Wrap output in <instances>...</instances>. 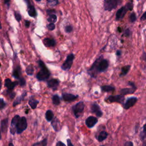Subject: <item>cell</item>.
<instances>
[{
  "instance_id": "obj_1",
  "label": "cell",
  "mask_w": 146,
  "mask_h": 146,
  "mask_svg": "<svg viewBox=\"0 0 146 146\" xmlns=\"http://www.w3.org/2000/svg\"><path fill=\"white\" fill-rule=\"evenodd\" d=\"M109 66L108 62L102 58V56L96 59L90 69L87 70L88 74L92 78H96L98 74L100 72H104Z\"/></svg>"
},
{
  "instance_id": "obj_2",
  "label": "cell",
  "mask_w": 146,
  "mask_h": 146,
  "mask_svg": "<svg viewBox=\"0 0 146 146\" xmlns=\"http://www.w3.org/2000/svg\"><path fill=\"white\" fill-rule=\"evenodd\" d=\"M37 62L40 68V70L37 73L36 78L39 81H44L50 77V72L42 60H39Z\"/></svg>"
},
{
  "instance_id": "obj_3",
  "label": "cell",
  "mask_w": 146,
  "mask_h": 146,
  "mask_svg": "<svg viewBox=\"0 0 146 146\" xmlns=\"http://www.w3.org/2000/svg\"><path fill=\"white\" fill-rule=\"evenodd\" d=\"M74 58H75V56L73 54H70L68 55L66 58V60L64 62V63L61 66L62 70H63L64 71H67V70H70L72 65Z\"/></svg>"
},
{
  "instance_id": "obj_4",
  "label": "cell",
  "mask_w": 146,
  "mask_h": 146,
  "mask_svg": "<svg viewBox=\"0 0 146 146\" xmlns=\"http://www.w3.org/2000/svg\"><path fill=\"white\" fill-rule=\"evenodd\" d=\"M84 108V104L83 102H79L72 107V111H73L74 114L76 118H78L79 117H80V116L82 115V112H83Z\"/></svg>"
},
{
  "instance_id": "obj_5",
  "label": "cell",
  "mask_w": 146,
  "mask_h": 146,
  "mask_svg": "<svg viewBox=\"0 0 146 146\" xmlns=\"http://www.w3.org/2000/svg\"><path fill=\"white\" fill-rule=\"evenodd\" d=\"M119 3L117 0H106L104 1V9L107 11H111L117 6Z\"/></svg>"
},
{
  "instance_id": "obj_6",
  "label": "cell",
  "mask_w": 146,
  "mask_h": 146,
  "mask_svg": "<svg viewBox=\"0 0 146 146\" xmlns=\"http://www.w3.org/2000/svg\"><path fill=\"white\" fill-rule=\"evenodd\" d=\"M27 123L26 117L24 116L21 117L17 126V133L18 134L21 133L23 131H25L27 128Z\"/></svg>"
},
{
  "instance_id": "obj_7",
  "label": "cell",
  "mask_w": 146,
  "mask_h": 146,
  "mask_svg": "<svg viewBox=\"0 0 146 146\" xmlns=\"http://www.w3.org/2000/svg\"><path fill=\"white\" fill-rule=\"evenodd\" d=\"M20 119V116L18 115H15L14 117L12 119L10 128V131L12 135H14L15 133L17 132V126Z\"/></svg>"
},
{
  "instance_id": "obj_8",
  "label": "cell",
  "mask_w": 146,
  "mask_h": 146,
  "mask_svg": "<svg viewBox=\"0 0 146 146\" xmlns=\"http://www.w3.org/2000/svg\"><path fill=\"white\" fill-rule=\"evenodd\" d=\"M124 100V97L123 95H111L106 99V101H108L110 103L117 102L119 103H123Z\"/></svg>"
},
{
  "instance_id": "obj_9",
  "label": "cell",
  "mask_w": 146,
  "mask_h": 146,
  "mask_svg": "<svg viewBox=\"0 0 146 146\" xmlns=\"http://www.w3.org/2000/svg\"><path fill=\"white\" fill-rule=\"evenodd\" d=\"M128 10L127 8L125 6H123L121 8H120L116 13V21H120L125 16V14L127 13V11Z\"/></svg>"
},
{
  "instance_id": "obj_10",
  "label": "cell",
  "mask_w": 146,
  "mask_h": 146,
  "mask_svg": "<svg viewBox=\"0 0 146 146\" xmlns=\"http://www.w3.org/2000/svg\"><path fill=\"white\" fill-rule=\"evenodd\" d=\"M128 84L131 86V88H123L120 90V93L121 95H125L127 94H132L135 92L136 90V88L135 86V84L133 82H129Z\"/></svg>"
},
{
  "instance_id": "obj_11",
  "label": "cell",
  "mask_w": 146,
  "mask_h": 146,
  "mask_svg": "<svg viewBox=\"0 0 146 146\" xmlns=\"http://www.w3.org/2000/svg\"><path fill=\"white\" fill-rule=\"evenodd\" d=\"M91 110L92 113H95L98 117H101L103 115V112L100 110V106L97 103H94L91 106Z\"/></svg>"
},
{
  "instance_id": "obj_12",
  "label": "cell",
  "mask_w": 146,
  "mask_h": 146,
  "mask_svg": "<svg viewBox=\"0 0 146 146\" xmlns=\"http://www.w3.org/2000/svg\"><path fill=\"white\" fill-rule=\"evenodd\" d=\"M18 84H19L18 82H12L9 78H7L5 80V86L7 87L8 90L12 91Z\"/></svg>"
},
{
  "instance_id": "obj_13",
  "label": "cell",
  "mask_w": 146,
  "mask_h": 146,
  "mask_svg": "<svg viewBox=\"0 0 146 146\" xmlns=\"http://www.w3.org/2000/svg\"><path fill=\"white\" fill-rule=\"evenodd\" d=\"M62 97L64 101L71 102L76 99L78 98V95H74L72 94H68V93H64V94H62Z\"/></svg>"
},
{
  "instance_id": "obj_14",
  "label": "cell",
  "mask_w": 146,
  "mask_h": 146,
  "mask_svg": "<svg viewBox=\"0 0 146 146\" xmlns=\"http://www.w3.org/2000/svg\"><path fill=\"white\" fill-rule=\"evenodd\" d=\"M98 122V119L96 117L91 116L88 117L86 120V124L88 128L93 127Z\"/></svg>"
},
{
  "instance_id": "obj_15",
  "label": "cell",
  "mask_w": 146,
  "mask_h": 146,
  "mask_svg": "<svg viewBox=\"0 0 146 146\" xmlns=\"http://www.w3.org/2000/svg\"><path fill=\"white\" fill-rule=\"evenodd\" d=\"M47 86L52 88L53 90H56L59 84V81L56 79H51L47 81Z\"/></svg>"
},
{
  "instance_id": "obj_16",
  "label": "cell",
  "mask_w": 146,
  "mask_h": 146,
  "mask_svg": "<svg viewBox=\"0 0 146 146\" xmlns=\"http://www.w3.org/2000/svg\"><path fill=\"white\" fill-rule=\"evenodd\" d=\"M137 100V98H135V97H132V98H128L124 105V108L125 110H128L130 107L133 106L135 105V104L136 103Z\"/></svg>"
},
{
  "instance_id": "obj_17",
  "label": "cell",
  "mask_w": 146,
  "mask_h": 146,
  "mask_svg": "<svg viewBox=\"0 0 146 146\" xmlns=\"http://www.w3.org/2000/svg\"><path fill=\"white\" fill-rule=\"evenodd\" d=\"M27 13L29 15V16L31 17H35L36 15V11L35 10V9L34 6L33 5H31L30 3V1H27Z\"/></svg>"
},
{
  "instance_id": "obj_18",
  "label": "cell",
  "mask_w": 146,
  "mask_h": 146,
  "mask_svg": "<svg viewBox=\"0 0 146 146\" xmlns=\"http://www.w3.org/2000/svg\"><path fill=\"white\" fill-rule=\"evenodd\" d=\"M13 76L15 79H18V80L23 78L21 76V70L19 65L14 68L13 72Z\"/></svg>"
},
{
  "instance_id": "obj_19",
  "label": "cell",
  "mask_w": 146,
  "mask_h": 146,
  "mask_svg": "<svg viewBox=\"0 0 146 146\" xmlns=\"http://www.w3.org/2000/svg\"><path fill=\"white\" fill-rule=\"evenodd\" d=\"M43 42L46 47H53L56 44V42L53 38H46L43 39Z\"/></svg>"
},
{
  "instance_id": "obj_20",
  "label": "cell",
  "mask_w": 146,
  "mask_h": 146,
  "mask_svg": "<svg viewBox=\"0 0 146 146\" xmlns=\"http://www.w3.org/2000/svg\"><path fill=\"white\" fill-rule=\"evenodd\" d=\"M51 125L55 131H59L60 129L59 121L57 118L54 119L51 121Z\"/></svg>"
},
{
  "instance_id": "obj_21",
  "label": "cell",
  "mask_w": 146,
  "mask_h": 146,
  "mask_svg": "<svg viewBox=\"0 0 146 146\" xmlns=\"http://www.w3.org/2000/svg\"><path fill=\"white\" fill-rule=\"evenodd\" d=\"M39 101L36 99H35L33 96H31L29 100V104L32 109H35Z\"/></svg>"
},
{
  "instance_id": "obj_22",
  "label": "cell",
  "mask_w": 146,
  "mask_h": 146,
  "mask_svg": "<svg viewBox=\"0 0 146 146\" xmlns=\"http://www.w3.org/2000/svg\"><path fill=\"white\" fill-rule=\"evenodd\" d=\"M8 125V119H5L1 121V129L2 132H5L6 131Z\"/></svg>"
},
{
  "instance_id": "obj_23",
  "label": "cell",
  "mask_w": 146,
  "mask_h": 146,
  "mask_svg": "<svg viewBox=\"0 0 146 146\" xmlns=\"http://www.w3.org/2000/svg\"><path fill=\"white\" fill-rule=\"evenodd\" d=\"M45 117L47 121H52L53 120V117H54V113H53L52 111L50 110H47L45 113Z\"/></svg>"
},
{
  "instance_id": "obj_24",
  "label": "cell",
  "mask_w": 146,
  "mask_h": 146,
  "mask_svg": "<svg viewBox=\"0 0 146 146\" xmlns=\"http://www.w3.org/2000/svg\"><path fill=\"white\" fill-rule=\"evenodd\" d=\"M101 90L103 92H110V91H115V88L114 87L112 86L105 85V86H102L101 87Z\"/></svg>"
},
{
  "instance_id": "obj_25",
  "label": "cell",
  "mask_w": 146,
  "mask_h": 146,
  "mask_svg": "<svg viewBox=\"0 0 146 146\" xmlns=\"http://www.w3.org/2000/svg\"><path fill=\"white\" fill-rule=\"evenodd\" d=\"M26 95V92H24L23 94H22L20 96L18 97L13 102V106H15L21 103V101L23 99V98H25V96Z\"/></svg>"
},
{
  "instance_id": "obj_26",
  "label": "cell",
  "mask_w": 146,
  "mask_h": 146,
  "mask_svg": "<svg viewBox=\"0 0 146 146\" xmlns=\"http://www.w3.org/2000/svg\"><path fill=\"white\" fill-rule=\"evenodd\" d=\"M107 136H108V133L106 131H103L100 132V133L99 134L98 136V140L99 141H102L107 138Z\"/></svg>"
},
{
  "instance_id": "obj_27",
  "label": "cell",
  "mask_w": 146,
  "mask_h": 146,
  "mask_svg": "<svg viewBox=\"0 0 146 146\" xmlns=\"http://www.w3.org/2000/svg\"><path fill=\"white\" fill-rule=\"evenodd\" d=\"M34 67L32 64H29L26 68L25 70V72L26 73V74L27 75H29V76H31L34 73Z\"/></svg>"
},
{
  "instance_id": "obj_28",
  "label": "cell",
  "mask_w": 146,
  "mask_h": 146,
  "mask_svg": "<svg viewBox=\"0 0 146 146\" xmlns=\"http://www.w3.org/2000/svg\"><path fill=\"white\" fill-rule=\"evenodd\" d=\"M130 67H131V66L129 65H127V66H125L121 68V74H120V76H121L125 75L128 73V72L129 71V70L130 69Z\"/></svg>"
},
{
  "instance_id": "obj_29",
  "label": "cell",
  "mask_w": 146,
  "mask_h": 146,
  "mask_svg": "<svg viewBox=\"0 0 146 146\" xmlns=\"http://www.w3.org/2000/svg\"><path fill=\"white\" fill-rule=\"evenodd\" d=\"M52 100L53 104L55 106L59 105L60 103V98L58 95H54L52 98Z\"/></svg>"
},
{
  "instance_id": "obj_30",
  "label": "cell",
  "mask_w": 146,
  "mask_h": 146,
  "mask_svg": "<svg viewBox=\"0 0 146 146\" xmlns=\"http://www.w3.org/2000/svg\"><path fill=\"white\" fill-rule=\"evenodd\" d=\"M57 21V17L55 14L50 15L48 18H47V21L50 22V23H54Z\"/></svg>"
},
{
  "instance_id": "obj_31",
  "label": "cell",
  "mask_w": 146,
  "mask_h": 146,
  "mask_svg": "<svg viewBox=\"0 0 146 146\" xmlns=\"http://www.w3.org/2000/svg\"><path fill=\"white\" fill-rule=\"evenodd\" d=\"M47 139H44L43 140L34 144L33 146H46L47 145Z\"/></svg>"
},
{
  "instance_id": "obj_32",
  "label": "cell",
  "mask_w": 146,
  "mask_h": 146,
  "mask_svg": "<svg viewBox=\"0 0 146 146\" xmlns=\"http://www.w3.org/2000/svg\"><path fill=\"white\" fill-rule=\"evenodd\" d=\"M47 3L50 6H55L59 3V1L57 0H48L47 1Z\"/></svg>"
},
{
  "instance_id": "obj_33",
  "label": "cell",
  "mask_w": 146,
  "mask_h": 146,
  "mask_svg": "<svg viewBox=\"0 0 146 146\" xmlns=\"http://www.w3.org/2000/svg\"><path fill=\"white\" fill-rule=\"evenodd\" d=\"M136 20V16L135 13H132L129 15V21L131 22H134Z\"/></svg>"
},
{
  "instance_id": "obj_34",
  "label": "cell",
  "mask_w": 146,
  "mask_h": 146,
  "mask_svg": "<svg viewBox=\"0 0 146 146\" xmlns=\"http://www.w3.org/2000/svg\"><path fill=\"white\" fill-rule=\"evenodd\" d=\"M14 17H15V19H16L18 22H19V21L21 20V19H22L21 15L19 14V13L17 12V11H15V12H14Z\"/></svg>"
},
{
  "instance_id": "obj_35",
  "label": "cell",
  "mask_w": 146,
  "mask_h": 146,
  "mask_svg": "<svg viewBox=\"0 0 146 146\" xmlns=\"http://www.w3.org/2000/svg\"><path fill=\"white\" fill-rule=\"evenodd\" d=\"M7 92L8 96L10 98V99H13L14 98V96L15 95V93L14 92H13V91H12L11 90H7Z\"/></svg>"
},
{
  "instance_id": "obj_36",
  "label": "cell",
  "mask_w": 146,
  "mask_h": 146,
  "mask_svg": "<svg viewBox=\"0 0 146 146\" xmlns=\"http://www.w3.org/2000/svg\"><path fill=\"white\" fill-rule=\"evenodd\" d=\"M73 30V28L72 27V26L71 25H68V26H66L65 27V29H64V30H65V32L66 33H71Z\"/></svg>"
},
{
  "instance_id": "obj_37",
  "label": "cell",
  "mask_w": 146,
  "mask_h": 146,
  "mask_svg": "<svg viewBox=\"0 0 146 146\" xmlns=\"http://www.w3.org/2000/svg\"><path fill=\"white\" fill-rule=\"evenodd\" d=\"M47 28L50 31H52L55 29V24L54 23H49L47 25Z\"/></svg>"
},
{
  "instance_id": "obj_38",
  "label": "cell",
  "mask_w": 146,
  "mask_h": 146,
  "mask_svg": "<svg viewBox=\"0 0 146 146\" xmlns=\"http://www.w3.org/2000/svg\"><path fill=\"white\" fill-rule=\"evenodd\" d=\"M18 83H19V84L21 86L23 87V86H24L26 84V80H25V79H24V78L23 77V78H22L20 80H19Z\"/></svg>"
},
{
  "instance_id": "obj_39",
  "label": "cell",
  "mask_w": 146,
  "mask_h": 146,
  "mask_svg": "<svg viewBox=\"0 0 146 146\" xmlns=\"http://www.w3.org/2000/svg\"><path fill=\"white\" fill-rule=\"evenodd\" d=\"M6 106V103L4 102L3 99L2 98H1L0 100V110H2Z\"/></svg>"
},
{
  "instance_id": "obj_40",
  "label": "cell",
  "mask_w": 146,
  "mask_h": 146,
  "mask_svg": "<svg viewBox=\"0 0 146 146\" xmlns=\"http://www.w3.org/2000/svg\"><path fill=\"white\" fill-rule=\"evenodd\" d=\"M125 7L127 8L128 10H131L132 9H133V4L132 3H127L125 5Z\"/></svg>"
},
{
  "instance_id": "obj_41",
  "label": "cell",
  "mask_w": 146,
  "mask_h": 146,
  "mask_svg": "<svg viewBox=\"0 0 146 146\" xmlns=\"http://www.w3.org/2000/svg\"><path fill=\"white\" fill-rule=\"evenodd\" d=\"M143 135L144 139H146V124L143 127Z\"/></svg>"
},
{
  "instance_id": "obj_42",
  "label": "cell",
  "mask_w": 146,
  "mask_h": 146,
  "mask_svg": "<svg viewBox=\"0 0 146 146\" xmlns=\"http://www.w3.org/2000/svg\"><path fill=\"white\" fill-rule=\"evenodd\" d=\"M140 19L141 21H143V20H145L146 19V11L145 13H144V14L142 15V16L141 17V18Z\"/></svg>"
},
{
  "instance_id": "obj_43",
  "label": "cell",
  "mask_w": 146,
  "mask_h": 146,
  "mask_svg": "<svg viewBox=\"0 0 146 146\" xmlns=\"http://www.w3.org/2000/svg\"><path fill=\"white\" fill-rule=\"evenodd\" d=\"M25 25L26 27L28 28V27L30 26V21H27V20H26V21H25Z\"/></svg>"
},
{
  "instance_id": "obj_44",
  "label": "cell",
  "mask_w": 146,
  "mask_h": 146,
  "mask_svg": "<svg viewBox=\"0 0 146 146\" xmlns=\"http://www.w3.org/2000/svg\"><path fill=\"white\" fill-rule=\"evenodd\" d=\"M56 146H66L65 144L62 142V141H58L57 143H56Z\"/></svg>"
},
{
  "instance_id": "obj_45",
  "label": "cell",
  "mask_w": 146,
  "mask_h": 146,
  "mask_svg": "<svg viewBox=\"0 0 146 146\" xmlns=\"http://www.w3.org/2000/svg\"><path fill=\"white\" fill-rule=\"evenodd\" d=\"M130 34V31L129 30V29H127L125 30L124 31V35H125L126 36H129Z\"/></svg>"
},
{
  "instance_id": "obj_46",
  "label": "cell",
  "mask_w": 146,
  "mask_h": 146,
  "mask_svg": "<svg viewBox=\"0 0 146 146\" xmlns=\"http://www.w3.org/2000/svg\"><path fill=\"white\" fill-rule=\"evenodd\" d=\"M124 146H133V144L132 142L128 141V142L125 143V144H124Z\"/></svg>"
},
{
  "instance_id": "obj_47",
  "label": "cell",
  "mask_w": 146,
  "mask_h": 146,
  "mask_svg": "<svg viewBox=\"0 0 146 146\" xmlns=\"http://www.w3.org/2000/svg\"><path fill=\"white\" fill-rule=\"evenodd\" d=\"M67 145L68 146H74L73 144H72L70 139H67Z\"/></svg>"
},
{
  "instance_id": "obj_48",
  "label": "cell",
  "mask_w": 146,
  "mask_h": 146,
  "mask_svg": "<svg viewBox=\"0 0 146 146\" xmlns=\"http://www.w3.org/2000/svg\"><path fill=\"white\" fill-rule=\"evenodd\" d=\"M121 52L120 50H117V52H116V55L117 56H120L121 55Z\"/></svg>"
},
{
  "instance_id": "obj_49",
  "label": "cell",
  "mask_w": 146,
  "mask_h": 146,
  "mask_svg": "<svg viewBox=\"0 0 146 146\" xmlns=\"http://www.w3.org/2000/svg\"><path fill=\"white\" fill-rule=\"evenodd\" d=\"M9 146H14V145L12 143H10L9 144Z\"/></svg>"
},
{
  "instance_id": "obj_50",
  "label": "cell",
  "mask_w": 146,
  "mask_h": 146,
  "mask_svg": "<svg viewBox=\"0 0 146 146\" xmlns=\"http://www.w3.org/2000/svg\"><path fill=\"white\" fill-rule=\"evenodd\" d=\"M144 146H146V143L145 144V145H144Z\"/></svg>"
},
{
  "instance_id": "obj_51",
  "label": "cell",
  "mask_w": 146,
  "mask_h": 146,
  "mask_svg": "<svg viewBox=\"0 0 146 146\" xmlns=\"http://www.w3.org/2000/svg\"><path fill=\"white\" fill-rule=\"evenodd\" d=\"M102 146H104V145H102Z\"/></svg>"
}]
</instances>
